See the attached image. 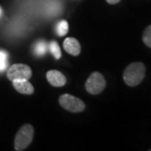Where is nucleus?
Wrapping results in <instances>:
<instances>
[{"label": "nucleus", "instance_id": "obj_2", "mask_svg": "<svg viewBox=\"0 0 151 151\" xmlns=\"http://www.w3.org/2000/svg\"><path fill=\"white\" fill-rule=\"evenodd\" d=\"M35 134L32 125L25 124L18 131L14 139V150L17 151L24 150L31 144Z\"/></svg>", "mask_w": 151, "mask_h": 151}, {"label": "nucleus", "instance_id": "obj_10", "mask_svg": "<svg viewBox=\"0 0 151 151\" xmlns=\"http://www.w3.org/2000/svg\"><path fill=\"white\" fill-rule=\"evenodd\" d=\"M35 53L38 56H41L46 53L47 51V45L45 40H39L35 45Z\"/></svg>", "mask_w": 151, "mask_h": 151}, {"label": "nucleus", "instance_id": "obj_1", "mask_svg": "<svg viewBox=\"0 0 151 151\" xmlns=\"http://www.w3.org/2000/svg\"><path fill=\"white\" fill-rule=\"evenodd\" d=\"M145 76V65L142 62H134L127 66L124 72V82L129 86L140 84Z\"/></svg>", "mask_w": 151, "mask_h": 151}, {"label": "nucleus", "instance_id": "obj_8", "mask_svg": "<svg viewBox=\"0 0 151 151\" xmlns=\"http://www.w3.org/2000/svg\"><path fill=\"white\" fill-rule=\"evenodd\" d=\"M63 47L67 53L74 56H77L81 53V45L75 38H66L64 40Z\"/></svg>", "mask_w": 151, "mask_h": 151}, {"label": "nucleus", "instance_id": "obj_15", "mask_svg": "<svg viewBox=\"0 0 151 151\" xmlns=\"http://www.w3.org/2000/svg\"><path fill=\"white\" fill-rule=\"evenodd\" d=\"M1 14H2V9L0 8V16H1Z\"/></svg>", "mask_w": 151, "mask_h": 151}, {"label": "nucleus", "instance_id": "obj_7", "mask_svg": "<svg viewBox=\"0 0 151 151\" xmlns=\"http://www.w3.org/2000/svg\"><path fill=\"white\" fill-rule=\"evenodd\" d=\"M13 86L19 92L22 94H26V95H31L35 92L34 86L32 84L26 79H16L12 81Z\"/></svg>", "mask_w": 151, "mask_h": 151}, {"label": "nucleus", "instance_id": "obj_14", "mask_svg": "<svg viewBox=\"0 0 151 151\" xmlns=\"http://www.w3.org/2000/svg\"><path fill=\"white\" fill-rule=\"evenodd\" d=\"M109 4H116L120 2V0H106Z\"/></svg>", "mask_w": 151, "mask_h": 151}, {"label": "nucleus", "instance_id": "obj_13", "mask_svg": "<svg viewBox=\"0 0 151 151\" xmlns=\"http://www.w3.org/2000/svg\"><path fill=\"white\" fill-rule=\"evenodd\" d=\"M7 59H8V54L4 50H0V70H4L6 69L8 65Z\"/></svg>", "mask_w": 151, "mask_h": 151}, {"label": "nucleus", "instance_id": "obj_11", "mask_svg": "<svg viewBox=\"0 0 151 151\" xmlns=\"http://www.w3.org/2000/svg\"><path fill=\"white\" fill-rule=\"evenodd\" d=\"M49 50H50V53L53 55V56L55 59H60V57H61V51H60V48L59 45H58L57 42H55L54 40L50 41V44H49Z\"/></svg>", "mask_w": 151, "mask_h": 151}, {"label": "nucleus", "instance_id": "obj_4", "mask_svg": "<svg viewBox=\"0 0 151 151\" xmlns=\"http://www.w3.org/2000/svg\"><path fill=\"white\" fill-rule=\"evenodd\" d=\"M106 86V81L101 73L93 72L87 78L85 84L86 92L92 95H97L103 92Z\"/></svg>", "mask_w": 151, "mask_h": 151}, {"label": "nucleus", "instance_id": "obj_3", "mask_svg": "<svg viewBox=\"0 0 151 151\" xmlns=\"http://www.w3.org/2000/svg\"><path fill=\"white\" fill-rule=\"evenodd\" d=\"M60 106L71 113H80L85 110L86 105L81 99L70 94H62L59 98Z\"/></svg>", "mask_w": 151, "mask_h": 151}, {"label": "nucleus", "instance_id": "obj_12", "mask_svg": "<svg viewBox=\"0 0 151 151\" xmlns=\"http://www.w3.org/2000/svg\"><path fill=\"white\" fill-rule=\"evenodd\" d=\"M143 41L148 47L151 48V25L146 28L143 34Z\"/></svg>", "mask_w": 151, "mask_h": 151}, {"label": "nucleus", "instance_id": "obj_6", "mask_svg": "<svg viewBox=\"0 0 151 151\" xmlns=\"http://www.w3.org/2000/svg\"><path fill=\"white\" fill-rule=\"evenodd\" d=\"M46 78L50 85L55 87L65 86L66 83L65 76L60 71L56 70H50L46 73Z\"/></svg>", "mask_w": 151, "mask_h": 151}, {"label": "nucleus", "instance_id": "obj_5", "mask_svg": "<svg viewBox=\"0 0 151 151\" xmlns=\"http://www.w3.org/2000/svg\"><path fill=\"white\" fill-rule=\"evenodd\" d=\"M32 76V70L30 67L24 64H14L11 65L7 71V77L14 81L16 79H26L29 80Z\"/></svg>", "mask_w": 151, "mask_h": 151}, {"label": "nucleus", "instance_id": "obj_9", "mask_svg": "<svg viewBox=\"0 0 151 151\" xmlns=\"http://www.w3.org/2000/svg\"><path fill=\"white\" fill-rule=\"evenodd\" d=\"M68 29H69V25H68V23L66 20H60L56 24V27H55V30L56 33L59 36H64L65 35L67 32H68Z\"/></svg>", "mask_w": 151, "mask_h": 151}]
</instances>
